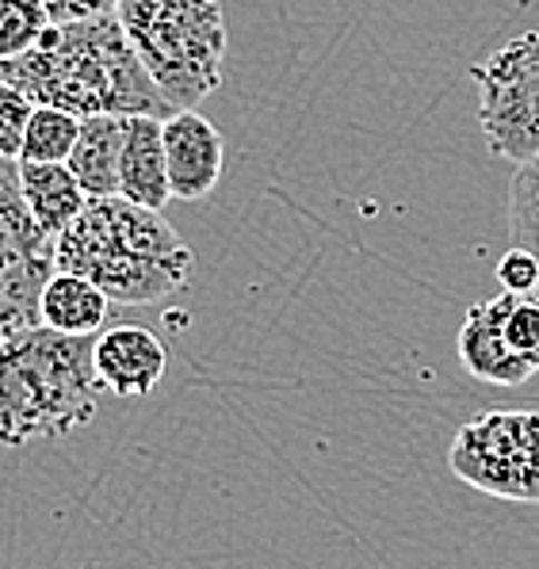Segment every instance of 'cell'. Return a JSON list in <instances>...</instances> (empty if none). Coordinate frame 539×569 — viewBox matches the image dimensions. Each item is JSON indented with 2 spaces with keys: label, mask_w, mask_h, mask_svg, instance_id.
I'll return each instance as SVG.
<instances>
[{
  "label": "cell",
  "mask_w": 539,
  "mask_h": 569,
  "mask_svg": "<svg viewBox=\"0 0 539 569\" xmlns=\"http://www.w3.org/2000/svg\"><path fill=\"white\" fill-rule=\"evenodd\" d=\"M509 230L512 241L539 260V153L517 164V177L509 183Z\"/></svg>",
  "instance_id": "cell-16"
},
{
  "label": "cell",
  "mask_w": 539,
  "mask_h": 569,
  "mask_svg": "<svg viewBox=\"0 0 539 569\" xmlns=\"http://www.w3.org/2000/svg\"><path fill=\"white\" fill-rule=\"evenodd\" d=\"M536 299H539V291H536Z\"/></svg>",
  "instance_id": "cell-23"
},
{
  "label": "cell",
  "mask_w": 539,
  "mask_h": 569,
  "mask_svg": "<svg viewBox=\"0 0 539 569\" xmlns=\"http://www.w3.org/2000/svg\"><path fill=\"white\" fill-rule=\"evenodd\" d=\"M123 34L177 111L199 108L222 84V0H119Z\"/></svg>",
  "instance_id": "cell-4"
},
{
  "label": "cell",
  "mask_w": 539,
  "mask_h": 569,
  "mask_svg": "<svg viewBox=\"0 0 539 569\" xmlns=\"http://www.w3.org/2000/svg\"><path fill=\"white\" fill-rule=\"evenodd\" d=\"M478 127L493 157L525 164L539 153V31H525L471 69Z\"/></svg>",
  "instance_id": "cell-6"
},
{
  "label": "cell",
  "mask_w": 539,
  "mask_h": 569,
  "mask_svg": "<svg viewBox=\"0 0 539 569\" xmlns=\"http://www.w3.org/2000/svg\"><path fill=\"white\" fill-rule=\"evenodd\" d=\"M20 191L23 203H28L34 226H39L47 238H62L69 226L77 222L84 207H89V196L77 183V177L69 172V164H34V161H20Z\"/></svg>",
  "instance_id": "cell-14"
},
{
  "label": "cell",
  "mask_w": 539,
  "mask_h": 569,
  "mask_svg": "<svg viewBox=\"0 0 539 569\" xmlns=\"http://www.w3.org/2000/svg\"><path fill=\"white\" fill-rule=\"evenodd\" d=\"M47 28L50 16L42 0H0V61L28 54Z\"/></svg>",
  "instance_id": "cell-17"
},
{
  "label": "cell",
  "mask_w": 539,
  "mask_h": 569,
  "mask_svg": "<svg viewBox=\"0 0 539 569\" xmlns=\"http://www.w3.org/2000/svg\"><path fill=\"white\" fill-rule=\"evenodd\" d=\"M54 268L92 279L111 302L153 306L184 291L196 257L161 210L103 196L54 241Z\"/></svg>",
  "instance_id": "cell-2"
},
{
  "label": "cell",
  "mask_w": 539,
  "mask_h": 569,
  "mask_svg": "<svg viewBox=\"0 0 539 569\" xmlns=\"http://www.w3.org/2000/svg\"><path fill=\"white\" fill-rule=\"evenodd\" d=\"M96 337H69L47 326L0 337V443L28 448L89 428L100 413L92 367Z\"/></svg>",
  "instance_id": "cell-3"
},
{
  "label": "cell",
  "mask_w": 539,
  "mask_h": 569,
  "mask_svg": "<svg viewBox=\"0 0 539 569\" xmlns=\"http://www.w3.org/2000/svg\"><path fill=\"white\" fill-rule=\"evenodd\" d=\"M161 122L153 116H127L123 157H119V196L138 207H169V164H164Z\"/></svg>",
  "instance_id": "cell-11"
},
{
  "label": "cell",
  "mask_w": 539,
  "mask_h": 569,
  "mask_svg": "<svg viewBox=\"0 0 539 569\" xmlns=\"http://www.w3.org/2000/svg\"><path fill=\"white\" fill-rule=\"evenodd\" d=\"M96 379L116 398H146L158 390V382L169 371V348L150 326L138 321H119L96 332L92 348Z\"/></svg>",
  "instance_id": "cell-8"
},
{
  "label": "cell",
  "mask_w": 539,
  "mask_h": 569,
  "mask_svg": "<svg viewBox=\"0 0 539 569\" xmlns=\"http://www.w3.org/2000/svg\"><path fill=\"white\" fill-rule=\"evenodd\" d=\"M161 138H164V164H169L172 199L199 203V199L211 196L226 169V142L219 130H214V122L199 116L196 108L172 111L161 122Z\"/></svg>",
  "instance_id": "cell-9"
},
{
  "label": "cell",
  "mask_w": 539,
  "mask_h": 569,
  "mask_svg": "<svg viewBox=\"0 0 539 569\" xmlns=\"http://www.w3.org/2000/svg\"><path fill=\"white\" fill-rule=\"evenodd\" d=\"M34 108H39V103H34L28 92L0 81V157L20 161L23 134H28V122L34 116Z\"/></svg>",
  "instance_id": "cell-18"
},
{
  "label": "cell",
  "mask_w": 539,
  "mask_h": 569,
  "mask_svg": "<svg viewBox=\"0 0 539 569\" xmlns=\"http://www.w3.org/2000/svg\"><path fill=\"white\" fill-rule=\"evenodd\" d=\"M127 116H89L81 119V134L69 153V172L89 199L119 196V157H123Z\"/></svg>",
  "instance_id": "cell-13"
},
{
  "label": "cell",
  "mask_w": 539,
  "mask_h": 569,
  "mask_svg": "<svg viewBox=\"0 0 539 569\" xmlns=\"http://www.w3.org/2000/svg\"><path fill=\"white\" fill-rule=\"evenodd\" d=\"M509 299L512 295L501 291L486 302H475L456 337V352L463 371L478 382H490V387H520V382H528L536 375V367L520 360L506 337Z\"/></svg>",
  "instance_id": "cell-10"
},
{
  "label": "cell",
  "mask_w": 539,
  "mask_h": 569,
  "mask_svg": "<svg viewBox=\"0 0 539 569\" xmlns=\"http://www.w3.org/2000/svg\"><path fill=\"white\" fill-rule=\"evenodd\" d=\"M0 81L16 84L39 108H62L77 119L89 116H153L169 119L164 100L142 58L123 34L119 16L81 23H50L28 54L0 61Z\"/></svg>",
  "instance_id": "cell-1"
},
{
  "label": "cell",
  "mask_w": 539,
  "mask_h": 569,
  "mask_svg": "<svg viewBox=\"0 0 539 569\" xmlns=\"http://www.w3.org/2000/svg\"><path fill=\"white\" fill-rule=\"evenodd\" d=\"M448 467L478 493L539 505V409H486L448 448Z\"/></svg>",
  "instance_id": "cell-5"
},
{
  "label": "cell",
  "mask_w": 539,
  "mask_h": 569,
  "mask_svg": "<svg viewBox=\"0 0 539 569\" xmlns=\"http://www.w3.org/2000/svg\"><path fill=\"white\" fill-rule=\"evenodd\" d=\"M493 276H498L501 291H509V295H536L539 291V260L528 249H520V244H512L506 257L498 260Z\"/></svg>",
  "instance_id": "cell-20"
},
{
  "label": "cell",
  "mask_w": 539,
  "mask_h": 569,
  "mask_svg": "<svg viewBox=\"0 0 539 569\" xmlns=\"http://www.w3.org/2000/svg\"><path fill=\"white\" fill-rule=\"evenodd\" d=\"M77 134H81V119L77 116H69L62 108H34L28 134H23L20 161L66 164L77 146Z\"/></svg>",
  "instance_id": "cell-15"
},
{
  "label": "cell",
  "mask_w": 539,
  "mask_h": 569,
  "mask_svg": "<svg viewBox=\"0 0 539 569\" xmlns=\"http://www.w3.org/2000/svg\"><path fill=\"white\" fill-rule=\"evenodd\" d=\"M54 276V238L34 226L20 191V161L0 157V329L39 326V295Z\"/></svg>",
  "instance_id": "cell-7"
},
{
  "label": "cell",
  "mask_w": 539,
  "mask_h": 569,
  "mask_svg": "<svg viewBox=\"0 0 539 569\" xmlns=\"http://www.w3.org/2000/svg\"><path fill=\"white\" fill-rule=\"evenodd\" d=\"M0 337H4V329H0Z\"/></svg>",
  "instance_id": "cell-22"
},
{
  "label": "cell",
  "mask_w": 539,
  "mask_h": 569,
  "mask_svg": "<svg viewBox=\"0 0 539 569\" xmlns=\"http://www.w3.org/2000/svg\"><path fill=\"white\" fill-rule=\"evenodd\" d=\"M506 337L512 352L539 371V299L536 295H512L506 310Z\"/></svg>",
  "instance_id": "cell-19"
},
{
  "label": "cell",
  "mask_w": 539,
  "mask_h": 569,
  "mask_svg": "<svg viewBox=\"0 0 539 569\" xmlns=\"http://www.w3.org/2000/svg\"><path fill=\"white\" fill-rule=\"evenodd\" d=\"M50 23H81L100 20V16H116L119 0H42Z\"/></svg>",
  "instance_id": "cell-21"
},
{
  "label": "cell",
  "mask_w": 539,
  "mask_h": 569,
  "mask_svg": "<svg viewBox=\"0 0 539 569\" xmlns=\"http://www.w3.org/2000/svg\"><path fill=\"white\" fill-rule=\"evenodd\" d=\"M111 318V299L84 276L58 271L39 295V326L69 332V337H96Z\"/></svg>",
  "instance_id": "cell-12"
}]
</instances>
